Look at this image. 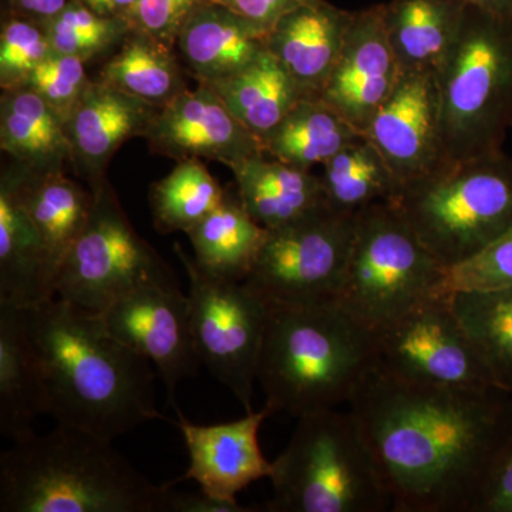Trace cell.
<instances>
[{
  "instance_id": "cell-34",
  "label": "cell",
  "mask_w": 512,
  "mask_h": 512,
  "mask_svg": "<svg viewBox=\"0 0 512 512\" xmlns=\"http://www.w3.org/2000/svg\"><path fill=\"white\" fill-rule=\"evenodd\" d=\"M46 30L53 52L89 63L113 53L131 26L126 19L97 15L80 0H70L63 12L47 23Z\"/></svg>"
},
{
  "instance_id": "cell-6",
  "label": "cell",
  "mask_w": 512,
  "mask_h": 512,
  "mask_svg": "<svg viewBox=\"0 0 512 512\" xmlns=\"http://www.w3.org/2000/svg\"><path fill=\"white\" fill-rule=\"evenodd\" d=\"M436 79L447 160L503 150L512 131V19L467 6Z\"/></svg>"
},
{
  "instance_id": "cell-15",
  "label": "cell",
  "mask_w": 512,
  "mask_h": 512,
  "mask_svg": "<svg viewBox=\"0 0 512 512\" xmlns=\"http://www.w3.org/2000/svg\"><path fill=\"white\" fill-rule=\"evenodd\" d=\"M151 153L171 160H211L234 167L262 156L261 140L234 116L210 84L198 83L158 110L147 136Z\"/></svg>"
},
{
  "instance_id": "cell-5",
  "label": "cell",
  "mask_w": 512,
  "mask_h": 512,
  "mask_svg": "<svg viewBox=\"0 0 512 512\" xmlns=\"http://www.w3.org/2000/svg\"><path fill=\"white\" fill-rule=\"evenodd\" d=\"M274 497L266 512H383L392 507L375 457L350 412L299 417L284 453L272 461Z\"/></svg>"
},
{
  "instance_id": "cell-21",
  "label": "cell",
  "mask_w": 512,
  "mask_h": 512,
  "mask_svg": "<svg viewBox=\"0 0 512 512\" xmlns=\"http://www.w3.org/2000/svg\"><path fill=\"white\" fill-rule=\"evenodd\" d=\"M2 177L42 238L56 288L60 266L92 214L93 192L67 177L66 171L35 173L12 163L3 168Z\"/></svg>"
},
{
  "instance_id": "cell-36",
  "label": "cell",
  "mask_w": 512,
  "mask_h": 512,
  "mask_svg": "<svg viewBox=\"0 0 512 512\" xmlns=\"http://www.w3.org/2000/svg\"><path fill=\"white\" fill-rule=\"evenodd\" d=\"M512 288V228L473 258L446 268L434 295Z\"/></svg>"
},
{
  "instance_id": "cell-28",
  "label": "cell",
  "mask_w": 512,
  "mask_h": 512,
  "mask_svg": "<svg viewBox=\"0 0 512 512\" xmlns=\"http://www.w3.org/2000/svg\"><path fill=\"white\" fill-rule=\"evenodd\" d=\"M174 46L131 29L100 67V82L161 110L190 89Z\"/></svg>"
},
{
  "instance_id": "cell-13",
  "label": "cell",
  "mask_w": 512,
  "mask_h": 512,
  "mask_svg": "<svg viewBox=\"0 0 512 512\" xmlns=\"http://www.w3.org/2000/svg\"><path fill=\"white\" fill-rule=\"evenodd\" d=\"M97 315L124 345L156 365L168 404L177 410L178 384L195 375L201 363L192 336L190 299L177 279L137 286Z\"/></svg>"
},
{
  "instance_id": "cell-19",
  "label": "cell",
  "mask_w": 512,
  "mask_h": 512,
  "mask_svg": "<svg viewBox=\"0 0 512 512\" xmlns=\"http://www.w3.org/2000/svg\"><path fill=\"white\" fill-rule=\"evenodd\" d=\"M355 12L309 0L276 22L268 50L305 96H320L335 69Z\"/></svg>"
},
{
  "instance_id": "cell-24",
  "label": "cell",
  "mask_w": 512,
  "mask_h": 512,
  "mask_svg": "<svg viewBox=\"0 0 512 512\" xmlns=\"http://www.w3.org/2000/svg\"><path fill=\"white\" fill-rule=\"evenodd\" d=\"M47 413L45 376L22 312L0 306V433L13 443L26 439L36 417Z\"/></svg>"
},
{
  "instance_id": "cell-22",
  "label": "cell",
  "mask_w": 512,
  "mask_h": 512,
  "mask_svg": "<svg viewBox=\"0 0 512 512\" xmlns=\"http://www.w3.org/2000/svg\"><path fill=\"white\" fill-rule=\"evenodd\" d=\"M242 204L258 224L278 229L330 207L322 177L268 158H249L229 168Z\"/></svg>"
},
{
  "instance_id": "cell-29",
  "label": "cell",
  "mask_w": 512,
  "mask_h": 512,
  "mask_svg": "<svg viewBox=\"0 0 512 512\" xmlns=\"http://www.w3.org/2000/svg\"><path fill=\"white\" fill-rule=\"evenodd\" d=\"M360 137L362 133L328 103L306 96L262 140V147L268 157L312 171Z\"/></svg>"
},
{
  "instance_id": "cell-18",
  "label": "cell",
  "mask_w": 512,
  "mask_h": 512,
  "mask_svg": "<svg viewBox=\"0 0 512 512\" xmlns=\"http://www.w3.org/2000/svg\"><path fill=\"white\" fill-rule=\"evenodd\" d=\"M158 109L93 79L64 121L72 168L93 194L106 185L114 154L131 138L146 137Z\"/></svg>"
},
{
  "instance_id": "cell-44",
  "label": "cell",
  "mask_w": 512,
  "mask_h": 512,
  "mask_svg": "<svg viewBox=\"0 0 512 512\" xmlns=\"http://www.w3.org/2000/svg\"><path fill=\"white\" fill-rule=\"evenodd\" d=\"M461 3L491 13L498 18L512 19V0H460Z\"/></svg>"
},
{
  "instance_id": "cell-37",
  "label": "cell",
  "mask_w": 512,
  "mask_h": 512,
  "mask_svg": "<svg viewBox=\"0 0 512 512\" xmlns=\"http://www.w3.org/2000/svg\"><path fill=\"white\" fill-rule=\"evenodd\" d=\"M86 64L79 57L53 52L22 87L39 94L66 121L92 83Z\"/></svg>"
},
{
  "instance_id": "cell-9",
  "label": "cell",
  "mask_w": 512,
  "mask_h": 512,
  "mask_svg": "<svg viewBox=\"0 0 512 512\" xmlns=\"http://www.w3.org/2000/svg\"><path fill=\"white\" fill-rule=\"evenodd\" d=\"M175 254L190 279L191 328L202 365L231 390L245 413L254 412L271 303L247 281L237 282L202 271L180 244Z\"/></svg>"
},
{
  "instance_id": "cell-39",
  "label": "cell",
  "mask_w": 512,
  "mask_h": 512,
  "mask_svg": "<svg viewBox=\"0 0 512 512\" xmlns=\"http://www.w3.org/2000/svg\"><path fill=\"white\" fill-rule=\"evenodd\" d=\"M271 30L279 19L309 0H210Z\"/></svg>"
},
{
  "instance_id": "cell-3",
  "label": "cell",
  "mask_w": 512,
  "mask_h": 512,
  "mask_svg": "<svg viewBox=\"0 0 512 512\" xmlns=\"http://www.w3.org/2000/svg\"><path fill=\"white\" fill-rule=\"evenodd\" d=\"M175 483H151L111 440L60 424L0 454L2 512H168Z\"/></svg>"
},
{
  "instance_id": "cell-41",
  "label": "cell",
  "mask_w": 512,
  "mask_h": 512,
  "mask_svg": "<svg viewBox=\"0 0 512 512\" xmlns=\"http://www.w3.org/2000/svg\"><path fill=\"white\" fill-rule=\"evenodd\" d=\"M261 508H249L237 500H224L212 497L205 491L198 493H178L171 491L168 512H256Z\"/></svg>"
},
{
  "instance_id": "cell-8",
  "label": "cell",
  "mask_w": 512,
  "mask_h": 512,
  "mask_svg": "<svg viewBox=\"0 0 512 512\" xmlns=\"http://www.w3.org/2000/svg\"><path fill=\"white\" fill-rule=\"evenodd\" d=\"M446 266L393 202L357 212L355 238L336 303L376 332L434 295Z\"/></svg>"
},
{
  "instance_id": "cell-35",
  "label": "cell",
  "mask_w": 512,
  "mask_h": 512,
  "mask_svg": "<svg viewBox=\"0 0 512 512\" xmlns=\"http://www.w3.org/2000/svg\"><path fill=\"white\" fill-rule=\"evenodd\" d=\"M45 25L3 12L0 28V87L2 90L25 86L47 57L52 55Z\"/></svg>"
},
{
  "instance_id": "cell-27",
  "label": "cell",
  "mask_w": 512,
  "mask_h": 512,
  "mask_svg": "<svg viewBox=\"0 0 512 512\" xmlns=\"http://www.w3.org/2000/svg\"><path fill=\"white\" fill-rule=\"evenodd\" d=\"M266 234L268 229L252 218L237 188H227L221 204L187 232L202 271L237 282L251 275Z\"/></svg>"
},
{
  "instance_id": "cell-42",
  "label": "cell",
  "mask_w": 512,
  "mask_h": 512,
  "mask_svg": "<svg viewBox=\"0 0 512 512\" xmlns=\"http://www.w3.org/2000/svg\"><path fill=\"white\" fill-rule=\"evenodd\" d=\"M3 12L47 25L63 12L70 0H3Z\"/></svg>"
},
{
  "instance_id": "cell-1",
  "label": "cell",
  "mask_w": 512,
  "mask_h": 512,
  "mask_svg": "<svg viewBox=\"0 0 512 512\" xmlns=\"http://www.w3.org/2000/svg\"><path fill=\"white\" fill-rule=\"evenodd\" d=\"M396 512H477L512 448V394L407 382L379 366L349 403Z\"/></svg>"
},
{
  "instance_id": "cell-2",
  "label": "cell",
  "mask_w": 512,
  "mask_h": 512,
  "mask_svg": "<svg viewBox=\"0 0 512 512\" xmlns=\"http://www.w3.org/2000/svg\"><path fill=\"white\" fill-rule=\"evenodd\" d=\"M20 312L45 376L47 414L57 424L113 440L164 419L150 360L117 339L97 313L57 296Z\"/></svg>"
},
{
  "instance_id": "cell-20",
  "label": "cell",
  "mask_w": 512,
  "mask_h": 512,
  "mask_svg": "<svg viewBox=\"0 0 512 512\" xmlns=\"http://www.w3.org/2000/svg\"><path fill=\"white\" fill-rule=\"evenodd\" d=\"M271 30L237 13L205 3L192 13L175 49L198 83L215 84L234 76L268 50Z\"/></svg>"
},
{
  "instance_id": "cell-40",
  "label": "cell",
  "mask_w": 512,
  "mask_h": 512,
  "mask_svg": "<svg viewBox=\"0 0 512 512\" xmlns=\"http://www.w3.org/2000/svg\"><path fill=\"white\" fill-rule=\"evenodd\" d=\"M477 512H512V448L495 468Z\"/></svg>"
},
{
  "instance_id": "cell-43",
  "label": "cell",
  "mask_w": 512,
  "mask_h": 512,
  "mask_svg": "<svg viewBox=\"0 0 512 512\" xmlns=\"http://www.w3.org/2000/svg\"><path fill=\"white\" fill-rule=\"evenodd\" d=\"M84 6L106 18L126 19L136 8L138 0H80Z\"/></svg>"
},
{
  "instance_id": "cell-7",
  "label": "cell",
  "mask_w": 512,
  "mask_h": 512,
  "mask_svg": "<svg viewBox=\"0 0 512 512\" xmlns=\"http://www.w3.org/2000/svg\"><path fill=\"white\" fill-rule=\"evenodd\" d=\"M393 204L441 264H461L512 228V157L498 150L448 161Z\"/></svg>"
},
{
  "instance_id": "cell-33",
  "label": "cell",
  "mask_w": 512,
  "mask_h": 512,
  "mask_svg": "<svg viewBox=\"0 0 512 512\" xmlns=\"http://www.w3.org/2000/svg\"><path fill=\"white\" fill-rule=\"evenodd\" d=\"M225 190L201 160L178 161L167 177L151 185L154 227L160 234H187L221 204Z\"/></svg>"
},
{
  "instance_id": "cell-11",
  "label": "cell",
  "mask_w": 512,
  "mask_h": 512,
  "mask_svg": "<svg viewBox=\"0 0 512 512\" xmlns=\"http://www.w3.org/2000/svg\"><path fill=\"white\" fill-rule=\"evenodd\" d=\"M357 212L332 207L268 234L247 282L275 305L336 302Z\"/></svg>"
},
{
  "instance_id": "cell-14",
  "label": "cell",
  "mask_w": 512,
  "mask_h": 512,
  "mask_svg": "<svg viewBox=\"0 0 512 512\" xmlns=\"http://www.w3.org/2000/svg\"><path fill=\"white\" fill-rule=\"evenodd\" d=\"M362 136L379 150L402 188L446 165L436 74L403 73Z\"/></svg>"
},
{
  "instance_id": "cell-25",
  "label": "cell",
  "mask_w": 512,
  "mask_h": 512,
  "mask_svg": "<svg viewBox=\"0 0 512 512\" xmlns=\"http://www.w3.org/2000/svg\"><path fill=\"white\" fill-rule=\"evenodd\" d=\"M467 6L460 0H390L384 25L402 73L439 72L453 49Z\"/></svg>"
},
{
  "instance_id": "cell-32",
  "label": "cell",
  "mask_w": 512,
  "mask_h": 512,
  "mask_svg": "<svg viewBox=\"0 0 512 512\" xmlns=\"http://www.w3.org/2000/svg\"><path fill=\"white\" fill-rule=\"evenodd\" d=\"M450 302L497 387L512 394V288L456 292Z\"/></svg>"
},
{
  "instance_id": "cell-12",
  "label": "cell",
  "mask_w": 512,
  "mask_h": 512,
  "mask_svg": "<svg viewBox=\"0 0 512 512\" xmlns=\"http://www.w3.org/2000/svg\"><path fill=\"white\" fill-rule=\"evenodd\" d=\"M373 333L377 366L399 379L458 389L497 387L450 296L431 295Z\"/></svg>"
},
{
  "instance_id": "cell-4",
  "label": "cell",
  "mask_w": 512,
  "mask_h": 512,
  "mask_svg": "<svg viewBox=\"0 0 512 512\" xmlns=\"http://www.w3.org/2000/svg\"><path fill=\"white\" fill-rule=\"evenodd\" d=\"M377 365L375 333L338 303H271L258 380L274 414L350 403Z\"/></svg>"
},
{
  "instance_id": "cell-10",
  "label": "cell",
  "mask_w": 512,
  "mask_h": 512,
  "mask_svg": "<svg viewBox=\"0 0 512 512\" xmlns=\"http://www.w3.org/2000/svg\"><path fill=\"white\" fill-rule=\"evenodd\" d=\"M93 195L89 221L57 274L56 296L101 313L131 289L175 276L128 221L110 181Z\"/></svg>"
},
{
  "instance_id": "cell-16",
  "label": "cell",
  "mask_w": 512,
  "mask_h": 512,
  "mask_svg": "<svg viewBox=\"0 0 512 512\" xmlns=\"http://www.w3.org/2000/svg\"><path fill=\"white\" fill-rule=\"evenodd\" d=\"M402 74L387 37L384 3H377L356 10L338 63L319 97L363 134Z\"/></svg>"
},
{
  "instance_id": "cell-26",
  "label": "cell",
  "mask_w": 512,
  "mask_h": 512,
  "mask_svg": "<svg viewBox=\"0 0 512 512\" xmlns=\"http://www.w3.org/2000/svg\"><path fill=\"white\" fill-rule=\"evenodd\" d=\"M0 147L13 163L35 173L72 167L64 121L29 87L2 90Z\"/></svg>"
},
{
  "instance_id": "cell-30",
  "label": "cell",
  "mask_w": 512,
  "mask_h": 512,
  "mask_svg": "<svg viewBox=\"0 0 512 512\" xmlns=\"http://www.w3.org/2000/svg\"><path fill=\"white\" fill-rule=\"evenodd\" d=\"M210 86L261 143L296 103L306 97L269 50L241 72Z\"/></svg>"
},
{
  "instance_id": "cell-38",
  "label": "cell",
  "mask_w": 512,
  "mask_h": 512,
  "mask_svg": "<svg viewBox=\"0 0 512 512\" xmlns=\"http://www.w3.org/2000/svg\"><path fill=\"white\" fill-rule=\"evenodd\" d=\"M210 0H138L128 15L131 29L174 46L192 13Z\"/></svg>"
},
{
  "instance_id": "cell-31",
  "label": "cell",
  "mask_w": 512,
  "mask_h": 512,
  "mask_svg": "<svg viewBox=\"0 0 512 512\" xmlns=\"http://www.w3.org/2000/svg\"><path fill=\"white\" fill-rule=\"evenodd\" d=\"M320 177L329 205L336 211L359 212L376 202H394L402 192L392 168L363 136L323 164Z\"/></svg>"
},
{
  "instance_id": "cell-17",
  "label": "cell",
  "mask_w": 512,
  "mask_h": 512,
  "mask_svg": "<svg viewBox=\"0 0 512 512\" xmlns=\"http://www.w3.org/2000/svg\"><path fill=\"white\" fill-rule=\"evenodd\" d=\"M175 426L183 434L190 467L178 481L194 480L212 497L237 500L239 491L255 481L269 478L272 463L262 454L259 430L268 417L274 416L271 407L259 412L245 413L231 423L200 426L185 419L180 407L175 410Z\"/></svg>"
},
{
  "instance_id": "cell-23",
  "label": "cell",
  "mask_w": 512,
  "mask_h": 512,
  "mask_svg": "<svg viewBox=\"0 0 512 512\" xmlns=\"http://www.w3.org/2000/svg\"><path fill=\"white\" fill-rule=\"evenodd\" d=\"M55 296L42 238L12 185L0 177V306L26 311Z\"/></svg>"
}]
</instances>
